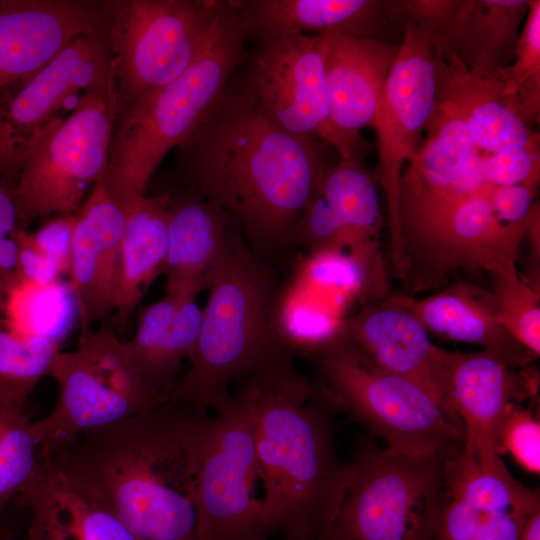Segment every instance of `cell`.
I'll return each mask as SVG.
<instances>
[{
	"label": "cell",
	"instance_id": "obj_28",
	"mask_svg": "<svg viewBox=\"0 0 540 540\" xmlns=\"http://www.w3.org/2000/svg\"><path fill=\"white\" fill-rule=\"evenodd\" d=\"M169 192L144 196L125 211L114 311L124 322L152 282L163 273L168 251Z\"/></svg>",
	"mask_w": 540,
	"mask_h": 540
},
{
	"label": "cell",
	"instance_id": "obj_24",
	"mask_svg": "<svg viewBox=\"0 0 540 540\" xmlns=\"http://www.w3.org/2000/svg\"><path fill=\"white\" fill-rule=\"evenodd\" d=\"M436 102L460 118L479 151L493 154L539 141L496 76L470 73L451 53L433 48Z\"/></svg>",
	"mask_w": 540,
	"mask_h": 540
},
{
	"label": "cell",
	"instance_id": "obj_1",
	"mask_svg": "<svg viewBox=\"0 0 540 540\" xmlns=\"http://www.w3.org/2000/svg\"><path fill=\"white\" fill-rule=\"evenodd\" d=\"M321 140L295 136L266 118L240 86L226 88L201 125L177 147L172 183L227 212L251 249L269 259L332 163Z\"/></svg>",
	"mask_w": 540,
	"mask_h": 540
},
{
	"label": "cell",
	"instance_id": "obj_26",
	"mask_svg": "<svg viewBox=\"0 0 540 540\" xmlns=\"http://www.w3.org/2000/svg\"><path fill=\"white\" fill-rule=\"evenodd\" d=\"M168 251L163 268L166 292L198 294L222 253L235 220L192 188L168 189Z\"/></svg>",
	"mask_w": 540,
	"mask_h": 540
},
{
	"label": "cell",
	"instance_id": "obj_8",
	"mask_svg": "<svg viewBox=\"0 0 540 540\" xmlns=\"http://www.w3.org/2000/svg\"><path fill=\"white\" fill-rule=\"evenodd\" d=\"M233 0H106L113 120L184 73L210 46Z\"/></svg>",
	"mask_w": 540,
	"mask_h": 540
},
{
	"label": "cell",
	"instance_id": "obj_18",
	"mask_svg": "<svg viewBox=\"0 0 540 540\" xmlns=\"http://www.w3.org/2000/svg\"><path fill=\"white\" fill-rule=\"evenodd\" d=\"M104 25L103 1L0 0V106L73 40Z\"/></svg>",
	"mask_w": 540,
	"mask_h": 540
},
{
	"label": "cell",
	"instance_id": "obj_25",
	"mask_svg": "<svg viewBox=\"0 0 540 540\" xmlns=\"http://www.w3.org/2000/svg\"><path fill=\"white\" fill-rule=\"evenodd\" d=\"M427 331L491 351L515 369L532 367L536 356L517 342L497 320L492 290L460 281L414 300L395 296Z\"/></svg>",
	"mask_w": 540,
	"mask_h": 540
},
{
	"label": "cell",
	"instance_id": "obj_32",
	"mask_svg": "<svg viewBox=\"0 0 540 540\" xmlns=\"http://www.w3.org/2000/svg\"><path fill=\"white\" fill-rule=\"evenodd\" d=\"M424 130L425 139L406 164L431 183H453L480 153L464 122L437 102Z\"/></svg>",
	"mask_w": 540,
	"mask_h": 540
},
{
	"label": "cell",
	"instance_id": "obj_39",
	"mask_svg": "<svg viewBox=\"0 0 540 540\" xmlns=\"http://www.w3.org/2000/svg\"><path fill=\"white\" fill-rule=\"evenodd\" d=\"M14 237L19 246L17 264L19 283L38 287L52 285L62 273L57 263L33 245L28 232L23 228H18Z\"/></svg>",
	"mask_w": 540,
	"mask_h": 540
},
{
	"label": "cell",
	"instance_id": "obj_15",
	"mask_svg": "<svg viewBox=\"0 0 540 540\" xmlns=\"http://www.w3.org/2000/svg\"><path fill=\"white\" fill-rule=\"evenodd\" d=\"M529 0H395L401 24L424 31L434 49L472 74L496 76L515 55Z\"/></svg>",
	"mask_w": 540,
	"mask_h": 540
},
{
	"label": "cell",
	"instance_id": "obj_35",
	"mask_svg": "<svg viewBox=\"0 0 540 540\" xmlns=\"http://www.w3.org/2000/svg\"><path fill=\"white\" fill-rule=\"evenodd\" d=\"M497 302V320L536 357L540 354V294L517 270L489 275Z\"/></svg>",
	"mask_w": 540,
	"mask_h": 540
},
{
	"label": "cell",
	"instance_id": "obj_9",
	"mask_svg": "<svg viewBox=\"0 0 540 540\" xmlns=\"http://www.w3.org/2000/svg\"><path fill=\"white\" fill-rule=\"evenodd\" d=\"M446 458L411 459L358 438L343 499L320 540H433Z\"/></svg>",
	"mask_w": 540,
	"mask_h": 540
},
{
	"label": "cell",
	"instance_id": "obj_40",
	"mask_svg": "<svg viewBox=\"0 0 540 540\" xmlns=\"http://www.w3.org/2000/svg\"><path fill=\"white\" fill-rule=\"evenodd\" d=\"M74 214L56 216L28 237L33 245L57 263L61 272H68Z\"/></svg>",
	"mask_w": 540,
	"mask_h": 540
},
{
	"label": "cell",
	"instance_id": "obj_30",
	"mask_svg": "<svg viewBox=\"0 0 540 540\" xmlns=\"http://www.w3.org/2000/svg\"><path fill=\"white\" fill-rule=\"evenodd\" d=\"M321 297L295 278L282 285L274 322L278 335L295 355L304 357L342 336L345 317Z\"/></svg>",
	"mask_w": 540,
	"mask_h": 540
},
{
	"label": "cell",
	"instance_id": "obj_41",
	"mask_svg": "<svg viewBox=\"0 0 540 540\" xmlns=\"http://www.w3.org/2000/svg\"><path fill=\"white\" fill-rule=\"evenodd\" d=\"M518 540H540V510L529 517Z\"/></svg>",
	"mask_w": 540,
	"mask_h": 540
},
{
	"label": "cell",
	"instance_id": "obj_23",
	"mask_svg": "<svg viewBox=\"0 0 540 540\" xmlns=\"http://www.w3.org/2000/svg\"><path fill=\"white\" fill-rule=\"evenodd\" d=\"M236 6L255 44L309 33L391 41L390 32L402 31L389 0H236Z\"/></svg>",
	"mask_w": 540,
	"mask_h": 540
},
{
	"label": "cell",
	"instance_id": "obj_42",
	"mask_svg": "<svg viewBox=\"0 0 540 540\" xmlns=\"http://www.w3.org/2000/svg\"><path fill=\"white\" fill-rule=\"evenodd\" d=\"M15 533L8 525L0 520V540H14Z\"/></svg>",
	"mask_w": 540,
	"mask_h": 540
},
{
	"label": "cell",
	"instance_id": "obj_31",
	"mask_svg": "<svg viewBox=\"0 0 540 540\" xmlns=\"http://www.w3.org/2000/svg\"><path fill=\"white\" fill-rule=\"evenodd\" d=\"M4 317L0 315V400L26 406L37 383L49 374L59 345L48 334L20 333Z\"/></svg>",
	"mask_w": 540,
	"mask_h": 540
},
{
	"label": "cell",
	"instance_id": "obj_22",
	"mask_svg": "<svg viewBox=\"0 0 540 540\" xmlns=\"http://www.w3.org/2000/svg\"><path fill=\"white\" fill-rule=\"evenodd\" d=\"M49 374L59 387V396L53 410L33 422L41 451L53 450L83 432L145 412L78 349L59 351Z\"/></svg>",
	"mask_w": 540,
	"mask_h": 540
},
{
	"label": "cell",
	"instance_id": "obj_19",
	"mask_svg": "<svg viewBox=\"0 0 540 540\" xmlns=\"http://www.w3.org/2000/svg\"><path fill=\"white\" fill-rule=\"evenodd\" d=\"M322 36L329 117L340 143L338 158L364 160L370 148L359 131L372 126L400 43L337 34Z\"/></svg>",
	"mask_w": 540,
	"mask_h": 540
},
{
	"label": "cell",
	"instance_id": "obj_12",
	"mask_svg": "<svg viewBox=\"0 0 540 540\" xmlns=\"http://www.w3.org/2000/svg\"><path fill=\"white\" fill-rule=\"evenodd\" d=\"M435 102L432 43L420 28L404 23L399 52L381 90L372 123L377 136V177L388 209L389 262L396 276L405 268L398 227L400 178L422 141Z\"/></svg>",
	"mask_w": 540,
	"mask_h": 540
},
{
	"label": "cell",
	"instance_id": "obj_36",
	"mask_svg": "<svg viewBox=\"0 0 540 540\" xmlns=\"http://www.w3.org/2000/svg\"><path fill=\"white\" fill-rule=\"evenodd\" d=\"M539 142L502 150L488 157L474 156L463 168L462 176L470 184L496 186L539 184Z\"/></svg>",
	"mask_w": 540,
	"mask_h": 540
},
{
	"label": "cell",
	"instance_id": "obj_7",
	"mask_svg": "<svg viewBox=\"0 0 540 540\" xmlns=\"http://www.w3.org/2000/svg\"><path fill=\"white\" fill-rule=\"evenodd\" d=\"M320 399L411 459L448 457L463 443L461 423L414 382L378 368L343 335L306 356Z\"/></svg>",
	"mask_w": 540,
	"mask_h": 540
},
{
	"label": "cell",
	"instance_id": "obj_2",
	"mask_svg": "<svg viewBox=\"0 0 540 540\" xmlns=\"http://www.w3.org/2000/svg\"><path fill=\"white\" fill-rule=\"evenodd\" d=\"M207 418L169 400L41 454L136 540H198L196 473Z\"/></svg>",
	"mask_w": 540,
	"mask_h": 540
},
{
	"label": "cell",
	"instance_id": "obj_14",
	"mask_svg": "<svg viewBox=\"0 0 540 540\" xmlns=\"http://www.w3.org/2000/svg\"><path fill=\"white\" fill-rule=\"evenodd\" d=\"M112 92L105 28L80 36L0 106V175H18L34 141L79 91Z\"/></svg>",
	"mask_w": 540,
	"mask_h": 540
},
{
	"label": "cell",
	"instance_id": "obj_4",
	"mask_svg": "<svg viewBox=\"0 0 540 540\" xmlns=\"http://www.w3.org/2000/svg\"><path fill=\"white\" fill-rule=\"evenodd\" d=\"M282 285L276 270L251 249L235 221L222 253L204 277L209 298L199 338L170 400L198 413L210 409L219 413L232 402V382L296 357L274 322Z\"/></svg>",
	"mask_w": 540,
	"mask_h": 540
},
{
	"label": "cell",
	"instance_id": "obj_10",
	"mask_svg": "<svg viewBox=\"0 0 540 540\" xmlns=\"http://www.w3.org/2000/svg\"><path fill=\"white\" fill-rule=\"evenodd\" d=\"M112 92H86L65 119L34 141L12 188L18 221L73 215L104 175L113 128Z\"/></svg>",
	"mask_w": 540,
	"mask_h": 540
},
{
	"label": "cell",
	"instance_id": "obj_11",
	"mask_svg": "<svg viewBox=\"0 0 540 540\" xmlns=\"http://www.w3.org/2000/svg\"><path fill=\"white\" fill-rule=\"evenodd\" d=\"M230 405L208 416L196 473L198 540H267L274 534L262 500L251 394L241 380Z\"/></svg>",
	"mask_w": 540,
	"mask_h": 540
},
{
	"label": "cell",
	"instance_id": "obj_33",
	"mask_svg": "<svg viewBox=\"0 0 540 540\" xmlns=\"http://www.w3.org/2000/svg\"><path fill=\"white\" fill-rule=\"evenodd\" d=\"M41 467L40 446L25 406L0 400V515L31 485Z\"/></svg>",
	"mask_w": 540,
	"mask_h": 540
},
{
	"label": "cell",
	"instance_id": "obj_16",
	"mask_svg": "<svg viewBox=\"0 0 540 540\" xmlns=\"http://www.w3.org/2000/svg\"><path fill=\"white\" fill-rule=\"evenodd\" d=\"M539 494L506 466L484 472L464 443L444 462L443 505L433 540H518Z\"/></svg>",
	"mask_w": 540,
	"mask_h": 540
},
{
	"label": "cell",
	"instance_id": "obj_37",
	"mask_svg": "<svg viewBox=\"0 0 540 540\" xmlns=\"http://www.w3.org/2000/svg\"><path fill=\"white\" fill-rule=\"evenodd\" d=\"M501 455L509 453L526 472L540 473V422L518 402L508 405L498 427Z\"/></svg>",
	"mask_w": 540,
	"mask_h": 540
},
{
	"label": "cell",
	"instance_id": "obj_6",
	"mask_svg": "<svg viewBox=\"0 0 540 540\" xmlns=\"http://www.w3.org/2000/svg\"><path fill=\"white\" fill-rule=\"evenodd\" d=\"M247 34L233 0L221 30L205 52L178 78L113 120L105 191L125 212L145 196L167 153L181 145L221 99L246 61Z\"/></svg>",
	"mask_w": 540,
	"mask_h": 540
},
{
	"label": "cell",
	"instance_id": "obj_3",
	"mask_svg": "<svg viewBox=\"0 0 540 540\" xmlns=\"http://www.w3.org/2000/svg\"><path fill=\"white\" fill-rule=\"evenodd\" d=\"M251 394L262 499L274 533L320 540L331 527L349 476L335 449L332 415L294 358L242 379Z\"/></svg>",
	"mask_w": 540,
	"mask_h": 540
},
{
	"label": "cell",
	"instance_id": "obj_38",
	"mask_svg": "<svg viewBox=\"0 0 540 540\" xmlns=\"http://www.w3.org/2000/svg\"><path fill=\"white\" fill-rule=\"evenodd\" d=\"M18 222L12 188L0 183V286L6 289L18 283L19 246L14 237Z\"/></svg>",
	"mask_w": 540,
	"mask_h": 540
},
{
	"label": "cell",
	"instance_id": "obj_5",
	"mask_svg": "<svg viewBox=\"0 0 540 540\" xmlns=\"http://www.w3.org/2000/svg\"><path fill=\"white\" fill-rule=\"evenodd\" d=\"M496 185H439L405 165L399 183L398 227L405 260L403 281L411 293L436 289L462 270L488 275L516 270L529 226L507 224L497 215Z\"/></svg>",
	"mask_w": 540,
	"mask_h": 540
},
{
	"label": "cell",
	"instance_id": "obj_21",
	"mask_svg": "<svg viewBox=\"0 0 540 540\" xmlns=\"http://www.w3.org/2000/svg\"><path fill=\"white\" fill-rule=\"evenodd\" d=\"M125 212L101 179L74 214L69 274L81 327L104 322L114 311Z\"/></svg>",
	"mask_w": 540,
	"mask_h": 540
},
{
	"label": "cell",
	"instance_id": "obj_34",
	"mask_svg": "<svg viewBox=\"0 0 540 540\" xmlns=\"http://www.w3.org/2000/svg\"><path fill=\"white\" fill-rule=\"evenodd\" d=\"M496 77L521 119L532 128L540 120V1L529 0L511 64Z\"/></svg>",
	"mask_w": 540,
	"mask_h": 540
},
{
	"label": "cell",
	"instance_id": "obj_27",
	"mask_svg": "<svg viewBox=\"0 0 540 540\" xmlns=\"http://www.w3.org/2000/svg\"><path fill=\"white\" fill-rule=\"evenodd\" d=\"M19 497L31 514L23 540H136L115 516L53 473L44 458Z\"/></svg>",
	"mask_w": 540,
	"mask_h": 540
},
{
	"label": "cell",
	"instance_id": "obj_13",
	"mask_svg": "<svg viewBox=\"0 0 540 540\" xmlns=\"http://www.w3.org/2000/svg\"><path fill=\"white\" fill-rule=\"evenodd\" d=\"M325 40L301 34L264 40L247 54L240 88L250 103L283 130L321 140L338 154L324 78Z\"/></svg>",
	"mask_w": 540,
	"mask_h": 540
},
{
	"label": "cell",
	"instance_id": "obj_29",
	"mask_svg": "<svg viewBox=\"0 0 540 540\" xmlns=\"http://www.w3.org/2000/svg\"><path fill=\"white\" fill-rule=\"evenodd\" d=\"M376 181L363 159L338 158L325 170L315 193L342 227L362 240L379 243L384 222Z\"/></svg>",
	"mask_w": 540,
	"mask_h": 540
},
{
	"label": "cell",
	"instance_id": "obj_17",
	"mask_svg": "<svg viewBox=\"0 0 540 540\" xmlns=\"http://www.w3.org/2000/svg\"><path fill=\"white\" fill-rule=\"evenodd\" d=\"M446 410L462 425L463 443L484 472L505 464L498 444V427L508 405L534 398L538 372L532 366L515 369L488 350L474 353L445 350Z\"/></svg>",
	"mask_w": 540,
	"mask_h": 540
},
{
	"label": "cell",
	"instance_id": "obj_20",
	"mask_svg": "<svg viewBox=\"0 0 540 540\" xmlns=\"http://www.w3.org/2000/svg\"><path fill=\"white\" fill-rule=\"evenodd\" d=\"M342 335L378 368L414 382L447 411L445 349L430 342L424 326L395 296L364 304L344 318Z\"/></svg>",
	"mask_w": 540,
	"mask_h": 540
}]
</instances>
